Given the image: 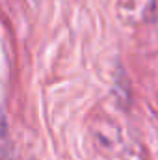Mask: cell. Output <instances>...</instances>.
<instances>
[{
    "label": "cell",
    "instance_id": "cell-1",
    "mask_svg": "<svg viewBox=\"0 0 158 160\" xmlns=\"http://www.w3.org/2000/svg\"><path fill=\"white\" fill-rule=\"evenodd\" d=\"M0 160H11L7 127H6V121H4V116H2V114H0Z\"/></svg>",
    "mask_w": 158,
    "mask_h": 160
}]
</instances>
